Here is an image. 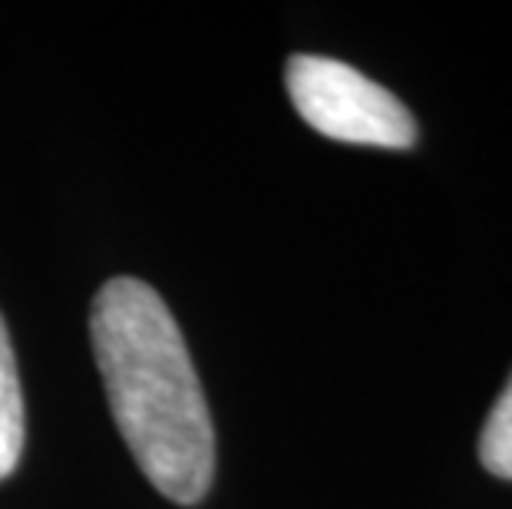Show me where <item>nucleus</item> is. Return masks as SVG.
Here are the masks:
<instances>
[{
  "label": "nucleus",
  "mask_w": 512,
  "mask_h": 509,
  "mask_svg": "<svg viewBox=\"0 0 512 509\" xmlns=\"http://www.w3.org/2000/svg\"><path fill=\"white\" fill-rule=\"evenodd\" d=\"M90 338L139 470L172 503H199L215 476V430L166 301L139 278L106 281L93 298Z\"/></svg>",
  "instance_id": "nucleus-1"
},
{
  "label": "nucleus",
  "mask_w": 512,
  "mask_h": 509,
  "mask_svg": "<svg viewBox=\"0 0 512 509\" xmlns=\"http://www.w3.org/2000/svg\"><path fill=\"white\" fill-rule=\"evenodd\" d=\"M294 110L321 136L351 146L410 149L417 119L390 90L341 60L298 53L285 70Z\"/></svg>",
  "instance_id": "nucleus-2"
},
{
  "label": "nucleus",
  "mask_w": 512,
  "mask_h": 509,
  "mask_svg": "<svg viewBox=\"0 0 512 509\" xmlns=\"http://www.w3.org/2000/svg\"><path fill=\"white\" fill-rule=\"evenodd\" d=\"M20 453H24V394H20L14 344L0 314V480L14 473Z\"/></svg>",
  "instance_id": "nucleus-3"
},
{
  "label": "nucleus",
  "mask_w": 512,
  "mask_h": 509,
  "mask_svg": "<svg viewBox=\"0 0 512 509\" xmlns=\"http://www.w3.org/2000/svg\"><path fill=\"white\" fill-rule=\"evenodd\" d=\"M479 463L499 480H512V377L479 433Z\"/></svg>",
  "instance_id": "nucleus-4"
}]
</instances>
